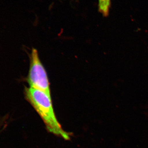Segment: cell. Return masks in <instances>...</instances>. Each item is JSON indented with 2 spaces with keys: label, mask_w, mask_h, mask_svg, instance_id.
I'll list each match as a JSON object with an SVG mask.
<instances>
[{
  "label": "cell",
  "mask_w": 148,
  "mask_h": 148,
  "mask_svg": "<svg viewBox=\"0 0 148 148\" xmlns=\"http://www.w3.org/2000/svg\"><path fill=\"white\" fill-rule=\"evenodd\" d=\"M24 94L27 101L42 119L47 130L65 140H70L71 135L64 130L56 118L51 95L31 87H25Z\"/></svg>",
  "instance_id": "obj_1"
},
{
  "label": "cell",
  "mask_w": 148,
  "mask_h": 148,
  "mask_svg": "<svg viewBox=\"0 0 148 148\" xmlns=\"http://www.w3.org/2000/svg\"><path fill=\"white\" fill-rule=\"evenodd\" d=\"M30 69L27 80L30 87L50 95V84L47 73L39 57L36 49H32L30 56Z\"/></svg>",
  "instance_id": "obj_2"
},
{
  "label": "cell",
  "mask_w": 148,
  "mask_h": 148,
  "mask_svg": "<svg viewBox=\"0 0 148 148\" xmlns=\"http://www.w3.org/2000/svg\"><path fill=\"white\" fill-rule=\"evenodd\" d=\"M110 6V0H98V10L105 17L108 16Z\"/></svg>",
  "instance_id": "obj_3"
}]
</instances>
